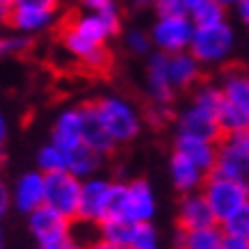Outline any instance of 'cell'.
Wrapping results in <instances>:
<instances>
[{
	"instance_id": "4dcf8cb0",
	"label": "cell",
	"mask_w": 249,
	"mask_h": 249,
	"mask_svg": "<svg viewBox=\"0 0 249 249\" xmlns=\"http://www.w3.org/2000/svg\"><path fill=\"white\" fill-rule=\"evenodd\" d=\"M128 249H160V233L153 222H140L135 224Z\"/></svg>"
},
{
	"instance_id": "f1b7e54d",
	"label": "cell",
	"mask_w": 249,
	"mask_h": 249,
	"mask_svg": "<svg viewBox=\"0 0 249 249\" xmlns=\"http://www.w3.org/2000/svg\"><path fill=\"white\" fill-rule=\"evenodd\" d=\"M227 7H222L219 2H215V0H206V2H201L199 7L192 12V21H195L196 28H206V25H217V23L227 21Z\"/></svg>"
},
{
	"instance_id": "9c48e42d",
	"label": "cell",
	"mask_w": 249,
	"mask_h": 249,
	"mask_svg": "<svg viewBox=\"0 0 249 249\" xmlns=\"http://www.w3.org/2000/svg\"><path fill=\"white\" fill-rule=\"evenodd\" d=\"M60 44L67 51L69 57H73L80 62L83 67L91 69V71H107L112 67V53L107 44H94L80 37L78 32H73L69 25H62L60 30Z\"/></svg>"
},
{
	"instance_id": "7a4b0ae2",
	"label": "cell",
	"mask_w": 249,
	"mask_h": 249,
	"mask_svg": "<svg viewBox=\"0 0 249 249\" xmlns=\"http://www.w3.org/2000/svg\"><path fill=\"white\" fill-rule=\"evenodd\" d=\"M158 215V199L146 178L112 181L107 217H121L126 222H153Z\"/></svg>"
},
{
	"instance_id": "1f68e13d",
	"label": "cell",
	"mask_w": 249,
	"mask_h": 249,
	"mask_svg": "<svg viewBox=\"0 0 249 249\" xmlns=\"http://www.w3.org/2000/svg\"><path fill=\"white\" fill-rule=\"evenodd\" d=\"M219 227H222L224 233L249 238V199L235 213H231L224 222H219Z\"/></svg>"
},
{
	"instance_id": "f35d334b",
	"label": "cell",
	"mask_w": 249,
	"mask_h": 249,
	"mask_svg": "<svg viewBox=\"0 0 249 249\" xmlns=\"http://www.w3.org/2000/svg\"><path fill=\"white\" fill-rule=\"evenodd\" d=\"M235 14L240 18V23L245 28H249V0H238V5H235Z\"/></svg>"
},
{
	"instance_id": "277c9868",
	"label": "cell",
	"mask_w": 249,
	"mask_h": 249,
	"mask_svg": "<svg viewBox=\"0 0 249 249\" xmlns=\"http://www.w3.org/2000/svg\"><path fill=\"white\" fill-rule=\"evenodd\" d=\"M195 21L190 14H156V21L149 28L153 41V51L162 53H181L190 51L192 37H195Z\"/></svg>"
},
{
	"instance_id": "ba28073f",
	"label": "cell",
	"mask_w": 249,
	"mask_h": 249,
	"mask_svg": "<svg viewBox=\"0 0 249 249\" xmlns=\"http://www.w3.org/2000/svg\"><path fill=\"white\" fill-rule=\"evenodd\" d=\"M64 25L94 44H110L121 32V12H78Z\"/></svg>"
},
{
	"instance_id": "60d3db41",
	"label": "cell",
	"mask_w": 249,
	"mask_h": 249,
	"mask_svg": "<svg viewBox=\"0 0 249 249\" xmlns=\"http://www.w3.org/2000/svg\"><path fill=\"white\" fill-rule=\"evenodd\" d=\"M85 249H124V247H119V245H114V242L103 240V238H98V240H94V242L89 245V247H85Z\"/></svg>"
},
{
	"instance_id": "d590c367",
	"label": "cell",
	"mask_w": 249,
	"mask_h": 249,
	"mask_svg": "<svg viewBox=\"0 0 249 249\" xmlns=\"http://www.w3.org/2000/svg\"><path fill=\"white\" fill-rule=\"evenodd\" d=\"M80 7L87 12H117L119 2L117 0H80Z\"/></svg>"
},
{
	"instance_id": "ab89813d",
	"label": "cell",
	"mask_w": 249,
	"mask_h": 249,
	"mask_svg": "<svg viewBox=\"0 0 249 249\" xmlns=\"http://www.w3.org/2000/svg\"><path fill=\"white\" fill-rule=\"evenodd\" d=\"M9 137V121L5 117V112L0 110V144H5Z\"/></svg>"
},
{
	"instance_id": "ffe728a7",
	"label": "cell",
	"mask_w": 249,
	"mask_h": 249,
	"mask_svg": "<svg viewBox=\"0 0 249 249\" xmlns=\"http://www.w3.org/2000/svg\"><path fill=\"white\" fill-rule=\"evenodd\" d=\"M174 151L183 153L185 158H190L195 165H199L206 174H211L217 165V142L204 140V137H192V135H181L176 133L174 137Z\"/></svg>"
},
{
	"instance_id": "f546056e",
	"label": "cell",
	"mask_w": 249,
	"mask_h": 249,
	"mask_svg": "<svg viewBox=\"0 0 249 249\" xmlns=\"http://www.w3.org/2000/svg\"><path fill=\"white\" fill-rule=\"evenodd\" d=\"M124 48L135 57H146L153 53V41L151 35L142 28H130L124 32Z\"/></svg>"
},
{
	"instance_id": "7dc6e473",
	"label": "cell",
	"mask_w": 249,
	"mask_h": 249,
	"mask_svg": "<svg viewBox=\"0 0 249 249\" xmlns=\"http://www.w3.org/2000/svg\"><path fill=\"white\" fill-rule=\"evenodd\" d=\"M0 249H5V233H2V227H0Z\"/></svg>"
},
{
	"instance_id": "5bb4252c",
	"label": "cell",
	"mask_w": 249,
	"mask_h": 249,
	"mask_svg": "<svg viewBox=\"0 0 249 249\" xmlns=\"http://www.w3.org/2000/svg\"><path fill=\"white\" fill-rule=\"evenodd\" d=\"M60 18V9H44V7H12L7 25L14 32L37 37L44 32L53 30Z\"/></svg>"
},
{
	"instance_id": "3957f363",
	"label": "cell",
	"mask_w": 249,
	"mask_h": 249,
	"mask_svg": "<svg viewBox=\"0 0 249 249\" xmlns=\"http://www.w3.org/2000/svg\"><path fill=\"white\" fill-rule=\"evenodd\" d=\"M235 51V30L229 21L217 25L195 28V37L190 44V53L206 67H222L231 60Z\"/></svg>"
},
{
	"instance_id": "c3c4849f",
	"label": "cell",
	"mask_w": 249,
	"mask_h": 249,
	"mask_svg": "<svg viewBox=\"0 0 249 249\" xmlns=\"http://www.w3.org/2000/svg\"><path fill=\"white\" fill-rule=\"evenodd\" d=\"M217 249H222V247H217Z\"/></svg>"
},
{
	"instance_id": "484cf974",
	"label": "cell",
	"mask_w": 249,
	"mask_h": 249,
	"mask_svg": "<svg viewBox=\"0 0 249 249\" xmlns=\"http://www.w3.org/2000/svg\"><path fill=\"white\" fill-rule=\"evenodd\" d=\"M35 165H37L39 172H44V174L62 172V169H67V153L62 151L57 144L46 142L44 146H39L37 149Z\"/></svg>"
},
{
	"instance_id": "9a60e30c",
	"label": "cell",
	"mask_w": 249,
	"mask_h": 249,
	"mask_svg": "<svg viewBox=\"0 0 249 249\" xmlns=\"http://www.w3.org/2000/svg\"><path fill=\"white\" fill-rule=\"evenodd\" d=\"M25 217H28L25 219V222H28V231H30L32 238L37 240V245L69 233V231H71V222H73V219L64 217L60 211L51 208L48 204H41L39 208H35L30 215H25Z\"/></svg>"
},
{
	"instance_id": "74e56055",
	"label": "cell",
	"mask_w": 249,
	"mask_h": 249,
	"mask_svg": "<svg viewBox=\"0 0 249 249\" xmlns=\"http://www.w3.org/2000/svg\"><path fill=\"white\" fill-rule=\"evenodd\" d=\"M222 249H249V238L224 233V238H222Z\"/></svg>"
},
{
	"instance_id": "ee69618b",
	"label": "cell",
	"mask_w": 249,
	"mask_h": 249,
	"mask_svg": "<svg viewBox=\"0 0 249 249\" xmlns=\"http://www.w3.org/2000/svg\"><path fill=\"white\" fill-rule=\"evenodd\" d=\"M178 2L183 5V9H185L188 14H192V12H195V9L199 7L201 2H206V0H178Z\"/></svg>"
},
{
	"instance_id": "681fc988",
	"label": "cell",
	"mask_w": 249,
	"mask_h": 249,
	"mask_svg": "<svg viewBox=\"0 0 249 249\" xmlns=\"http://www.w3.org/2000/svg\"><path fill=\"white\" fill-rule=\"evenodd\" d=\"M156 2H158V0H156Z\"/></svg>"
},
{
	"instance_id": "4316f807",
	"label": "cell",
	"mask_w": 249,
	"mask_h": 249,
	"mask_svg": "<svg viewBox=\"0 0 249 249\" xmlns=\"http://www.w3.org/2000/svg\"><path fill=\"white\" fill-rule=\"evenodd\" d=\"M190 103H195V106L204 107V110H208V112L217 114L219 106L224 103V94H222L219 83H204V80H201V83L192 89Z\"/></svg>"
},
{
	"instance_id": "7c38bea8",
	"label": "cell",
	"mask_w": 249,
	"mask_h": 249,
	"mask_svg": "<svg viewBox=\"0 0 249 249\" xmlns=\"http://www.w3.org/2000/svg\"><path fill=\"white\" fill-rule=\"evenodd\" d=\"M146 94L153 106L172 107L178 91L174 89L169 73H167V53L153 51L146 55Z\"/></svg>"
},
{
	"instance_id": "d4e9b609",
	"label": "cell",
	"mask_w": 249,
	"mask_h": 249,
	"mask_svg": "<svg viewBox=\"0 0 249 249\" xmlns=\"http://www.w3.org/2000/svg\"><path fill=\"white\" fill-rule=\"evenodd\" d=\"M98 231H101V238H103V240L114 242V245H119V247L128 249L133 231H135V224H133V222H126V219H121V217H107L98 224Z\"/></svg>"
},
{
	"instance_id": "2e32d148",
	"label": "cell",
	"mask_w": 249,
	"mask_h": 249,
	"mask_svg": "<svg viewBox=\"0 0 249 249\" xmlns=\"http://www.w3.org/2000/svg\"><path fill=\"white\" fill-rule=\"evenodd\" d=\"M213 224H219V222L206 201V196L201 195V190L181 195L178 208H176V227L190 231V229H204Z\"/></svg>"
},
{
	"instance_id": "8992f818",
	"label": "cell",
	"mask_w": 249,
	"mask_h": 249,
	"mask_svg": "<svg viewBox=\"0 0 249 249\" xmlns=\"http://www.w3.org/2000/svg\"><path fill=\"white\" fill-rule=\"evenodd\" d=\"M213 172L249 185V128L229 133L219 140L217 165Z\"/></svg>"
},
{
	"instance_id": "ac0fdd59",
	"label": "cell",
	"mask_w": 249,
	"mask_h": 249,
	"mask_svg": "<svg viewBox=\"0 0 249 249\" xmlns=\"http://www.w3.org/2000/svg\"><path fill=\"white\" fill-rule=\"evenodd\" d=\"M167 73L176 91H192L204 80V64L196 60L190 51L167 53Z\"/></svg>"
},
{
	"instance_id": "7402d4cb",
	"label": "cell",
	"mask_w": 249,
	"mask_h": 249,
	"mask_svg": "<svg viewBox=\"0 0 249 249\" xmlns=\"http://www.w3.org/2000/svg\"><path fill=\"white\" fill-rule=\"evenodd\" d=\"M222 238H224V231L219 224L204 229H190V231L176 227L174 249H217L222 247Z\"/></svg>"
},
{
	"instance_id": "d6986e66",
	"label": "cell",
	"mask_w": 249,
	"mask_h": 249,
	"mask_svg": "<svg viewBox=\"0 0 249 249\" xmlns=\"http://www.w3.org/2000/svg\"><path fill=\"white\" fill-rule=\"evenodd\" d=\"M206 176L208 174L199 165H195L190 158H185L178 151H172V156H169V178H172V185L178 195H188V192L201 190Z\"/></svg>"
},
{
	"instance_id": "44dd1931",
	"label": "cell",
	"mask_w": 249,
	"mask_h": 249,
	"mask_svg": "<svg viewBox=\"0 0 249 249\" xmlns=\"http://www.w3.org/2000/svg\"><path fill=\"white\" fill-rule=\"evenodd\" d=\"M219 87L229 103H233L238 110L249 117V71L245 69H227L219 76Z\"/></svg>"
},
{
	"instance_id": "836d02e7",
	"label": "cell",
	"mask_w": 249,
	"mask_h": 249,
	"mask_svg": "<svg viewBox=\"0 0 249 249\" xmlns=\"http://www.w3.org/2000/svg\"><path fill=\"white\" fill-rule=\"evenodd\" d=\"M37 249H83V247L78 245L76 238L69 231V233L60 235V238H53V240H48V242H39Z\"/></svg>"
},
{
	"instance_id": "f6af8a7d",
	"label": "cell",
	"mask_w": 249,
	"mask_h": 249,
	"mask_svg": "<svg viewBox=\"0 0 249 249\" xmlns=\"http://www.w3.org/2000/svg\"><path fill=\"white\" fill-rule=\"evenodd\" d=\"M215 2H219L222 7H227V9H233L238 5V0H215Z\"/></svg>"
},
{
	"instance_id": "b9f144b4",
	"label": "cell",
	"mask_w": 249,
	"mask_h": 249,
	"mask_svg": "<svg viewBox=\"0 0 249 249\" xmlns=\"http://www.w3.org/2000/svg\"><path fill=\"white\" fill-rule=\"evenodd\" d=\"M9 12H12V0H0V25L7 23Z\"/></svg>"
},
{
	"instance_id": "7bdbcfd3",
	"label": "cell",
	"mask_w": 249,
	"mask_h": 249,
	"mask_svg": "<svg viewBox=\"0 0 249 249\" xmlns=\"http://www.w3.org/2000/svg\"><path fill=\"white\" fill-rule=\"evenodd\" d=\"M128 5L133 9H146V7H156V0H128Z\"/></svg>"
},
{
	"instance_id": "52a82bcc",
	"label": "cell",
	"mask_w": 249,
	"mask_h": 249,
	"mask_svg": "<svg viewBox=\"0 0 249 249\" xmlns=\"http://www.w3.org/2000/svg\"><path fill=\"white\" fill-rule=\"evenodd\" d=\"M80 185H83V178H78L69 169L46 174L44 204L60 211L64 217L76 219L78 206H80Z\"/></svg>"
},
{
	"instance_id": "30bf717a",
	"label": "cell",
	"mask_w": 249,
	"mask_h": 249,
	"mask_svg": "<svg viewBox=\"0 0 249 249\" xmlns=\"http://www.w3.org/2000/svg\"><path fill=\"white\" fill-rule=\"evenodd\" d=\"M110 192H112V178L101 176V174H94L89 178H83L78 219L94 222V224H101L103 219H107Z\"/></svg>"
},
{
	"instance_id": "e0dca14e",
	"label": "cell",
	"mask_w": 249,
	"mask_h": 249,
	"mask_svg": "<svg viewBox=\"0 0 249 249\" xmlns=\"http://www.w3.org/2000/svg\"><path fill=\"white\" fill-rule=\"evenodd\" d=\"M85 133V106H73L62 110L53 121L51 142L57 144L62 151H69L78 144H83Z\"/></svg>"
},
{
	"instance_id": "83f0119b",
	"label": "cell",
	"mask_w": 249,
	"mask_h": 249,
	"mask_svg": "<svg viewBox=\"0 0 249 249\" xmlns=\"http://www.w3.org/2000/svg\"><path fill=\"white\" fill-rule=\"evenodd\" d=\"M217 121L224 135L235 133V130H242V128H249V117L242 110H238L233 103H229L227 98H224V103L217 110Z\"/></svg>"
},
{
	"instance_id": "cb8c5ba5",
	"label": "cell",
	"mask_w": 249,
	"mask_h": 249,
	"mask_svg": "<svg viewBox=\"0 0 249 249\" xmlns=\"http://www.w3.org/2000/svg\"><path fill=\"white\" fill-rule=\"evenodd\" d=\"M83 142L87 146H91L94 151H98L101 156H110L117 149V142L107 135V130L103 128V124L98 121V117L94 114L91 106H85V133H83Z\"/></svg>"
},
{
	"instance_id": "603a6c76",
	"label": "cell",
	"mask_w": 249,
	"mask_h": 249,
	"mask_svg": "<svg viewBox=\"0 0 249 249\" xmlns=\"http://www.w3.org/2000/svg\"><path fill=\"white\" fill-rule=\"evenodd\" d=\"M67 153V169L71 174H76L78 178H89L94 174H101V167L106 162V156H101L87 144H78L73 149H69Z\"/></svg>"
},
{
	"instance_id": "8d00e7d4",
	"label": "cell",
	"mask_w": 249,
	"mask_h": 249,
	"mask_svg": "<svg viewBox=\"0 0 249 249\" xmlns=\"http://www.w3.org/2000/svg\"><path fill=\"white\" fill-rule=\"evenodd\" d=\"M62 0H12V7H44V9H60Z\"/></svg>"
},
{
	"instance_id": "5b68a950",
	"label": "cell",
	"mask_w": 249,
	"mask_h": 249,
	"mask_svg": "<svg viewBox=\"0 0 249 249\" xmlns=\"http://www.w3.org/2000/svg\"><path fill=\"white\" fill-rule=\"evenodd\" d=\"M201 195L206 196V201L213 208L217 222H224L231 213H235L249 199V185L211 172L206 176L204 185H201Z\"/></svg>"
},
{
	"instance_id": "e575fe53",
	"label": "cell",
	"mask_w": 249,
	"mask_h": 249,
	"mask_svg": "<svg viewBox=\"0 0 249 249\" xmlns=\"http://www.w3.org/2000/svg\"><path fill=\"white\" fill-rule=\"evenodd\" d=\"M12 211V185L0 172V219H5Z\"/></svg>"
},
{
	"instance_id": "6da1fadb",
	"label": "cell",
	"mask_w": 249,
	"mask_h": 249,
	"mask_svg": "<svg viewBox=\"0 0 249 249\" xmlns=\"http://www.w3.org/2000/svg\"><path fill=\"white\" fill-rule=\"evenodd\" d=\"M89 106L98 121L103 124V128L107 130V135L117 142V146L135 142L142 135L144 114L133 101L117 94H106V96H98Z\"/></svg>"
},
{
	"instance_id": "d6a6232c",
	"label": "cell",
	"mask_w": 249,
	"mask_h": 249,
	"mask_svg": "<svg viewBox=\"0 0 249 249\" xmlns=\"http://www.w3.org/2000/svg\"><path fill=\"white\" fill-rule=\"evenodd\" d=\"M30 46H32V37H28V35H21V32L2 35V37H0V60L25 53Z\"/></svg>"
},
{
	"instance_id": "4fadbf2b",
	"label": "cell",
	"mask_w": 249,
	"mask_h": 249,
	"mask_svg": "<svg viewBox=\"0 0 249 249\" xmlns=\"http://www.w3.org/2000/svg\"><path fill=\"white\" fill-rule=\"evenodd\" d=\"M44 190H46V174L39 169L23 172L12 183V211L21 215H30L35 208L44 204Z\"/></svg>"
},
{
	"instance_id": "bcb514c9",
	"label": "cell",
	"mask_w": 249,
	"mask_h": 249,
	"mask_svg": "<svg viewBox=\"0 0 249 249\" xmlns=\"http://www.w3.org/2000/svg\"><path fill=\"white\" fill-rule=\"evenodd\" d=\"M5 158H7V153H5V144H0V167L5 165Z\"/></svg>"
},
{
	"instance_id": "8fae6325",
	"label": "cell",
	"mask_w": 249,
	"mask_h": 249,
	"mask_svg": "<svg viewBox=\"0 0 249 249\" xmlns=\"http://www.w3.org/2000/svg\"><path fill=\"white\" fill-rule=\"evenodd\" d=\"M174 128L181 135H192V137H204L211 142H219L224 133L219 128V121L215 112H208L204 107L188 103V106L174 114Z\"/></svg>"
}]
</instances>
